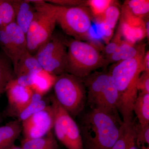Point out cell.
Listing matches in <instances>:
<instances>
[{
    "mask_svg": "<svg viewBox=\"0 0 149 149\" xmlns=\"http://www.w3.org/2000/svg\"><path fill=\"white\" fill-rule=\"evenodd\" d=\"M56 77L42 69L35 74L31 88L34 93L44 96L54 87Z\"/></svg>",
    "mask_w": 149,
    "mask_h": 149,
    "instance_id": "18",
    "label": "cell"
},
{
    "mask_svg": "<svg viewBox=\"0 0 149 149\" xmlns=\"http://www.w3.org/2000/svg\"><path fill=\"white\" fill-rule=\"evenodd\" d=\"M15 13V22L26 35L37 12L30 1L11 0Z\"/></svg>",
    "mask_w": 149,
    "mask_h": 149,
    "instance_id": "13",
    "label": "cell"
},
{
    "mask_svg": "<svg viewBox=\"0 0 149 149\" xmlns=\"http://www.w3.org/2000/svg\"><path fill=\"white\" fill-rule=\"evenodd\" d=\"M91 109L99 110L123 122L118 111V92L109 71L92 72L82 78Z\"/></svg>",
    "mask_w": 149,
    "mask_h": 149,
    "instance_id": "3",
    "label": "cell"
},
{
    "mask_svg": "<svg viewBox=\"0 0 149 149\" xmlns=\"http://www.w3.org/2000/svg\"><path fill=\"white\" fill-rule=\"evenodd\" d=\"M136 134V143L137 146L141 148L147 144L149 145V125L143 126L139 123H135Z\"/></svg>",
    "mask_w": 149,
    "mask_h": 149,
    "instance_id": "27",
    "label": "cell"
},
{
    "mask_svg": "<svg viewBox=\"0 0 149 149\" xmlns=\"http://www.w3.org/2000/svg\"><path fill=\"white\" fill-rule=\"evenodd\" d=\"M37 12L26 35L27 51L34 55L49 40L56 24L55 15L49 3L43 1H30Z\"/></svg>",
    "mask_w": 149,
    "mask_h": 149,
    "instance_id": "6",
    "label": "cell"
},
{
    "mask_svg": "<svg viewBox=\"0 0 149 149\" xmlns=\"http://www.w3.org/2000/svg\"><path fill=\"white\" fill-rule=\"evenodd\" d=\"M140 45L137 46L125 41L122 42L113 54L104 57L105 67L111 63H116L134 57L138 54Z\"/></svg>",
    "mask_w": 149,
    "mask_h": 149,
    "instance_id": "16",
    "label": "cell"
},
{
    "mask_svg": "<svg viewBox=\"0 0 149 149\" xmlns=\"http://www.w3.org/2000/svg\"><path fill=\"white\" fill-rule=\"evenodd\" d=\"M15 22V13L11 0H0V26Z\"/></svg>",
    "mask_w": 149,
    "mask_h": 149,
    "instance_id": "22",
    "label": "cell"
},
{
    "mask_svg": "<svg viewBox=\"0 0 149 149\" xmlns=\"http://www.w3.org/2000/svg\"><path fill=\"white\" fill-rule=\"evenodd\" d=\"M135 122L134 120L130 125L123 123L121 125L118 139L111 149H127Z\"/></svg>",
    "mask_w": 149,
    "mask_h": 149,
    "instance_id": "24",
    "label": "cell"
},
{
    "mask_svg": "<svg viewBox=\"0 0 149 149\" xmlns=\"http://www.w3.org/2000/svg\"><path fill=\"white\" fill-rule=\"evenodd\" d=\"M67 47L65 72L82 79L105 67L104 57L91 43L72 39L68 41Z\"/></svg>",
    "mask_w": 149,
    "mask_h": 149,
    "instance_id": "4",
    "label": "cell"
},
{
    "mask_svg": "<svg viewBox=\"0 0 149 149\" xmlns=\"http://www.w3.org/2000/svg\"><path fill=\"white\" fill-rule=\"evenodd\" d=\"M133 110L140 125H149V93H139L133 104Z\"/></svg>",
    "mask_w": 149,
    "mask_h": 149,
    "instance_id": "19",
    "label": "cell"
},
{
    "mask_svg": "<svg viewBox=\"0 0 149 149\" xmlns=\"http://www.w3.org/2000/svg\"><path fill=\"white\" fill-rule=\"evenodd\" d=\"M144 26H145V30H146V37L149 40V21L148 19L144 20Z\"/></svg>",
    "mask_w": 149,
    "mask_h": 149,
    "instance_id": "34",
    "label": "cell"
},
{
    "mask_svg": "<svg viewBox=\"0 0 149 149\" xmlns=\"http://www.w3.org/2000/svg\"><path fill=\"white\" fill-rule=\"evenodd\" d=\"M35 74H24L15 77L14 79L19 85L31 88L34 83Z\"/></svg>",
    "mask_w": 149,
    "mask_h": 149,
    "instance_id": "31",
    "label": "cell"
},
{
    "mask_svg": "<svg viewBox=\"0 0 149 149\" xmlns=\"http://www.w3.org/2000/svg\"><path fill=\"white\" fill-rule=\"evenodd\" d=\"M47 2L56 5L65 7L88 6V1H75V0H54L47 1Z\"/></svg>",
    "mask_w": 149,
    "mask_h": 149,
    "instance_id": "29",
    "label": "cell"
},
{
    "mask_svg": "<svg viewBox=\"0 0 149 149\" xmlns=\"http://www.w3.org/2000/svg\"><path fill=\"white\" fill-rule=\"evenodd\" d=\"M54 115L51 105L22 121L24 139H35L47 135L53 128Z\"/></svg>",
    "mask_w": 149,
    "mask_h": 149,
    "instance_id": "11",
    "label": "cell"
},
{
    "mask_svg": "<svg viewBox=\"0 0 149 149\" xmlns=\"http://www.w3.org/2000/svg\"><path fill=\"white\" fill-rule=\"evenodd\" d=\"M21 123L17 119L0 127V149H7L15 145L22 131Z\"/></svg>",
    "mask_w": 149,
    "mask_h": 149,
    "instance_id": "14",
    "label": "cell"
},
{
    "mask_svg": "<svg viewBox=\"0 0 149 149\" xmlns=\"http://www.w3.org/2000/svg\"><path fill=\"white\" fill-rule=\"evenodd\" d=\"M114 1L112 0H90L88 1V6L94 15L102 17L107 8Z\"/></svg>",
    "mask_w": 149,
    "mask_h": 149,
    "instance_id": "26",
    "label": "cell"
},
{
    "mask_svg": "<svg viewBox=\"0 0 149 149\" xmlns=\"http://www.w3.org/2000/svg\"><path fill=\"white\" fill-rule=\"evenodd\" d=\"M121 36L119 31H117L115 36L111 40V42L108 43L107 45L104 48L103 52L106 57L111 55L114 52L116 49L120 45L123 40L121 39Z\"/></svg>",
    "mask_w": 149,
    "mask_h": 149,
    "instance_id": "28",
    "label": "cell"
},
{
    "mask_svg": "<svg viewBox=\"0 0 149 149\" xmlns=\"http://www.w3.org/2000/svg\"><path fill=\"white\" fill-rule=\"evenodd\" d=\"M145 49V44L140 45L138 54L134 57L115 63L109 71L119 95L118 112L125 125H130L134 120L133 106L138 96V78L143 72Z\"/></svg>",
    "mask_w": 149,
    "mask_h": 149,
    "instance_id": "1",
    "label": "cell"
},
{
    "mask_svg": "<svg viewBox=\"0 0 149 149\" xmlns=\"http://www.w3.org/2000/svg\"><path fill=\"white\" fill-rule=\"evenodd\" d=\"M2 121V118L1 117V116H0V123Z\"/></svg>",
    "mask_w": 149,
    "mask_h": 149,
    "instance_id": "37",
    "label": "cell"
},
{
    "mask_svg": "<svg viewBox=\"0 0 149 149\" xmlns=\"http://www.w3.org/2000/svg\"><path fill=\"white\" fill-rule=\"evenodd\" d=\"M68 41L53 33L34 55L42 69L58 76L65 72L67 64Z\"/></svg>",
    "mask_w": 149,
    "mask_h": 149,
    "instance_id": "8",
    "label": "cell"
},
{
    "mask_svg": "<svg viewBox=\"0 0 149 149\" xmlns=\"http://www.w3.org/2000/svg\"><path fill=\"white\" fill-rule=\"evenodd\" d=\"M42 70V67L35 56L28 51L22 56L13 68L15 77L24 74H36Z\"/></svg>",
    "mask_w": 149,
    "mask_h": 149,
    "instance_id": "15",
    "label": "cell"
},
{
    "mask_svg": "<svg viewBox=\"0 0 149 149\" xmlns=\"http://www.w3.org/2000/svg\"><path fill=\"white\" fill-rule=\"evenodd\" d=\"M141 149H149V146H142L141 147Z\"/></svg>",
    "mask_w": 149,
    "mask_h": 149,
    "instance_id": "36",
    "label": "cell"
},
{
    "mask_svg": "<svg viewBox=\"0 0 149 149\" xmlns=\"http://www.w3.org/2000/svg\"><path fill=\"white\" fill-rule=\"evenodd\" d=\"M120 14V9L114 1L106 11L100 22H103L112 30H114Z\"/></svg>",
    "mask_w": 149,
    "mask_h": 149,
    "instance_id": "25",
    "label": "cell"
},
{
    "mask_svg": "<svg viewBox=\"0 0 149 149\" xmlns=\"http://www.w3.org/2000/svg\"><path fill=\"white\" fill-rule=\"evenodd\" d=\"M15 77L12 63L2 51L0 52V97L8 83Z\"/></svg>",
    "mask_w": 149,
    "mask_h": 149,
    "instance_id": "21",
    "label": "cell"
},
{
    "mask_svg": "<svg viewBox=\"0 0 149 149\" xmlns=\"http://www.w3.org/2000/svg\"><path fill=\"white\" fill-rule=\"evenodd\" d=\"M138 91L141 93H149V72H143L138 78Z\"/></svg>",
    "mask_w": 149,
    "mask_h": 149,
    "instance_id": "30",
    "label": "cell"
},
{
    "mask_svg": "<svg viewBox=\"0 0 149 149\" xmlns=\"http://www.w3.org/2000/svg\"><path fill=\"white\" fill-rule=\"evenodd\" d=\"M7 149H22L21 147L17 146L16 145H14L10 148Z\"/></svg>",
    "mask_w": 149,
    "mask_h": 149,
    "instance_id": "35",
    "label": "cell"
},
{
    "mask_svg": "<svg viewBox=\"0 0 149 149\" xmlns=\"http://www.w3.org/2000/svg\"><path fill=\"white\" fill-rule=\"evenodd\" d=\"M57 101L70 116L75 118L85 108L87 92L82 79L64 72L57 76L54 85Z\"/></svg>",
    "mask_w": 149,
    "mask_h": 149,
    "instance_id": "5",
    "label": "cell"
},
{
    "mask_svg": "<svg viewBox=\"0 0 149 149\" xmlns=\"http://www.w3.org/2000/svg\"><path fill=\"white\" fill-rule=\"evenodd\" d=\"M135 123H134L133 131H132L130 139H129V143H128L127 149H138V147H137L138 146L136 143V134L135 128Z\"/></svg>",
    "mask_w": 149,
    "mask_h": 149,
    "instance_id": "32",
    "label": "cell"
},
{
    "mask_svg": "<svg viewBox=\"0 0 149 149\" xmlns=\"http://www.w3.org/2000/svg\"><path fill=\"white\" fill-rule=\"evenodd\" d=\"M49 4L55 15L56 23L59 24L66 35L73 37L74 40L80 41L88 38L91 19L88 11L84 7H65Z\"/></svg>",
    "mask_w": 149,
    "mask_h": 149,
    "instance_id": "7",
    "label": "cell"
},
{
    "mask_svg": "<svg viewBox=\"0 0 149 149\" xmlns=\"http://www.w3.org/2000/svg\"><path fill=\"white\" fill-rule=\"evenodd\" d=\"M0 47L12 63L13 68L28 51L26 35L15 22L0 26Z\"/></svg>",
    "mask_w": 149,
    "mask_h": 149,
    "instance_id": "10",
    "label": "cell"
},
{
    "mask_svg": "<svg viewBox=\"0 0 149 149\" xmlns=\"http://www.w3.org/2000/svg\"><path fill=\"white\" fill-rule=\"evenodd\" d=\"M22 149H60L55 135L52 131L41 138L22 139Z\"/></svg>",
    "mask_w": 149,
    "mask_h": 149,
    "instance_id": "17",
    "label": "cell"
},
{
    "mask_svg": "<svg viewBox=\"0 0 149 149\" xmlns=\"http://www.w3.org/2000/svg\"><path fill=\"white\" fill-rule=\"evenodd\" d=\"M123 122L106 113L91 109L80 118L79 125L84 149H111Z\"/></svg>",
    "mask_w": 149,
    "mask_h": 149,
    "instance_id": "2",
    "label": "cell"
},
{
    "mask_svg": "<svg viewBox=\"0 0 149 149\" xmlns=\"http://www.w3.org/2000/svg\"><path fill=\"white\" fill-rule=\"evenodd\" d=\"M143 72H149V52L145 53L143 61Z\"/></svg>",
    "mask_w": 149,
    "mask_h": 149,
    "instance_id": "33",
    "label": "cell"
},
{
    "mask_svg": "<svg viewBox=\"0 0 149 149\" xmlns=\"http://www.w3.org/2000/svg\"><path fill=\"white\" fill-rule=\"evenodd\" d=\"M53 109L55 136L67 149H84L79 126L70 115L57 101L49 98Z\"/></svg>",
    "mask_w": 149,
    "mask_h": 149,
    "instance_id": "9",
    "label": "cell"
},
{
    "mask_svg": "<svg viewBox=\"0 0 149 149\" xmlns=\"http://www.w3.org/2000/svg\"><path fill=\"white\" fill-rule=\"evenodd\" d=\"M124 5L134 15L142 18L149 13L148 0H130L125 1Z\"/></svg>",
    "mask_w": 149,
    "mask_h": 149,
    "instance_id": "23",
    "label": "cell"
},
{
    "mask_svg": "<svg viewBox=\"0 0 149 149\" xmlns=\"http://www.w3.org/2000/svg\"><path fill=\"white\" fill-rule=\"evenodd\" d=\"M43 97V96L40 94L33 93L29 103L17 116V120L22 122L33 115L45 109L49 104Z\"/></svg>",
    "mask_w": 149,
    "mask_h": 149,
    "instance_id": "20",
    "label": "cell"
},
{
    "mask_svg": "<svg viewBox=\"0 0 149 149\" xmlns=\"http://www.w3.org/2000/svg\"><path fill=\"white\" fill-rule=\"evenodd\" d=\"M8 100V114L17 116L31 101L33 91L30 87L19 85L14 78L8 83L5 89Z\"/></svg>",
    "mask_w": 149,
    "mask_h": 149,
    "instance_id": "12",
    "label": "cell"
}]
</instances>
